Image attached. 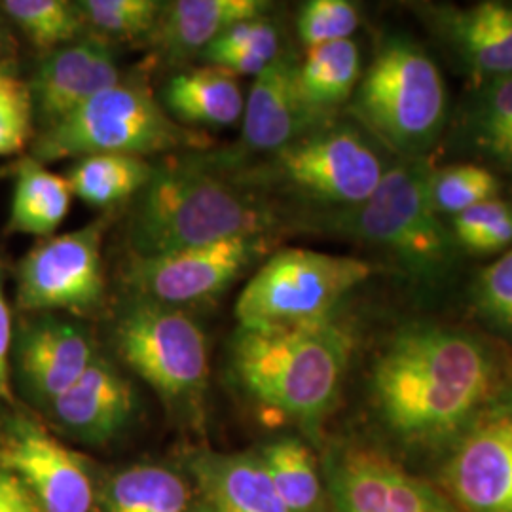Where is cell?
<instances>
[{"instance_id": "1", "label": "cell", "mask_w": 512, "mask_h": 512, "mask_svg": "<svg viewBox=\"0 0 512 512\" xmlns=\"http://www.w3.org/2000/svg\"><path fill=\"white\" fill-rule=\"evenodd\" d=\"M490 351L461 330H401L372 370L374 403L389 431L414 446L452 442L492 397Z\"/></svg>"}, {"instance_id": "2", "label": "cell", "mask_w": 512, "mask_h": 512, "mask_svg": "<svg viewBox=\"0 0 512 512\" xmlns=\"http://www.w3.org/2000/svg\"><path fill=\"white\" fill-rule=\"evenodd\" d=\"M272 213L241 184L194 158L154 165L128 222L131 256H158L239 236H270Z\"/></svg>"}, {"instance_id": "3", "label": "cell", "mask_w": 512, "mask_h": 512, "mask_svg": "<svg viewBox=\"0 0 512 512\" xmlns=\"http://www.w3.org/2000/svg\"><path fill=\"white\" fill-rule=\"evenodd\" d=\"M353 338L334 317L315 323L245 329L232 340V372L256 403L317 423L336 401Z\"/></svg>"}, {"instance_id": "4", "label": "cell", "mask_w": 512, "mask_h": 512, "mask_svg": "<svg viewBox=\"0 0 512 512\" xmlns=\"http://www.w3.org/2000/svg\"><path fill=\"white\" fill-rule=\"evenodd\" d=\"M446 82L420 44L387 37L353 95V112L384 145L420 160L446 124Z\"/></svg>"}, {"instance_id": "5", "label": "cell", "mask_w": 512, "mask_h": 512, "mask_svg": "<svg viewBox=\"0 0 512 512\" xmlns=\"http://www.w3.org/2000/svg\"><path fill=\"white\" fill-rule=\"evenodd\" d=\"M203 145H207V137L184 129L145 82L122 78L52 128L44 129L33 147V158L44 165L95 154L145 158Z\"/></svg>"}, {"instance_id": "6", "label": "cell", "mask_w": 512, "mask_h": 512, "mask_svg": "<svg viewBox=\"0 0 512 512\" xmlns=\"http://www.w3.org/2000/svg\"><path fill=\"white\" fill-rule=\"evenodd\" d=\"M427 181L429 169L408 160L387 169L366 202L334 209L323 220L342 236L389 251L410 274L433 283L454 266L458 243L433 209Z\"/></svg>"}, {"instance_id": "7", "label": "cell", "mask_w": 512, "mask_h": 512, "mask_svg": "<svg viewBox=\"0 0 512 512\" xmlns=\"http://www.w3.org/2000/svg\"><path fill=\"white\" fill-rule=\"evenodd\" d=\"M374 264L355 256L283 249L247 281L236 302L245 329H272L325 321L353 289L374 275Z\"/></svg>"}, {"instance_id": "8", "label": "cell", "mask_w": 512, "mask_h": 512, "mask_svg": "<svg viewBox=\"0 0 512 512\" xmlns=\"http://www.w3.org/2000/svg\"><path fill=\"white\" fill-rule=\"evenodd\" d=\"M124 363L165 403L194 410L209 378V349L200 323L186 311L131 294L114 323Z\"/></svg>"}, {"instance_id": "9", "label": "cell", "mask_w": 512, "mask_h": 512, "mask_svg": "<svg viewBox=\"0 0 512 512\" xmlns=\"http://www.w3.org/2000/svg\"><path fill=\"white\" fill-rule=\"evenodd\" d=\"M382 158L363 133L319 126L272 154L270 175L310 202L349 209L366 202L385 175Z\"/></svg>"}, {"instance_id": "10", "label": "cell", "mask_w": 512, "mask_h": 512, "mask_svg": "<svg viewBox=\"0 0 512 512\" xmlns=\"http://www.w3.org/2000/svg\"><path fill=\"white\" fill-rule=\"evenodd\" d=\"M270 236H239L158 256H129L124 279L131 294L167 306L205 302L224 293L270 247Z\"/></svg>"}, {"instance_id": "11", "label": "cell", "mask_w": 512, "mask_h": 512, "mask_svg": "<svg viewBox=\"0 0 512 512\" xmlns=\"http://www.w3.org/2000/svg\"><path fill=\"white\" fill-rule=\"evenodd\" d=\"M107 220L46 238L18 266V306L25 311H88L105 296L101 243Z\"/></svg>"}, {"instance_id": "12", "label": "cell", "mask_w": 512, "mask_h": 512, "mask_svg": "<svg viewBox=\"0 0 512 512\" xmlns=\"http://www.w3.org/2000/svg\"><path fill=\"white\" fill-rule=\"evenodd\" d=\"M0 471L14 476L44 512H92L88 461L27 416L0 435Z\"/></svg>"}, {"instance_id": "13", "label": "cell", "mask_w": 512, "mask_h": 512, "mask_svg": "<svg viewBox=\"0 0 512 512\" xmlns=\"http://www.w3.org/2000/svg\"><path fill=\"white\" fill-rule=\"evenodd\" d=\"M440 486L461 512H512V404L484 410L454 440Z\"/></svg>"}, {"instance_id": "14", "label": "cell", "mask_w": 512, "mask_h": 512, "mask_svg": "<svg viewBox=\"0 0 512 512\" xmlns=\"http://www.w3.org/2000/svg\"><path fill=\"white\" fill-rule=\"evenodd\" d=\"M338 512H461L439 488L370 446H348L327 467Z\"/></svg>"}, {"instance_id": "15", "label": "cell", "mask_w": 512, "mask_h": 512, "mask_svg": "<svg viewBox=\"0 0 512 512\" xmlns=\"http://www.w3.org/2000/svg\"><path fill=\"white\" fill-rule=\"evenodd\" d=\"M122 80L107 40L92 37L48 55L29 84L35 114L52 128L97 93Z\"/></svg>"}, {"instance_id": "16", "label": "cell", "mask_w": 512, "mask_h": 512, "mask_svg": "<svg viewBox=\"0 0 512 512\" xmlns=\"http://www.w3.org/2000/svg\"><path fill=\"white\" fill-rule=\"evenodd\" d=\"M241 120L245 147L272 154L321 126L323 118L308 107L300 92L293 55L281 52L256 76Z\"/></svg>"}, {"instance_id": "17", "label": "cell", "mask_w": 512, "mask_h": 512, "mask_svg": "<svg viewBox=\"0 0 512 512\" xmlns=\"http://www.w3.org/2000/svg\"><path fill=\"white\" fill-rule=\"evenodd\" d=\"M95 357L86 330L55 317L27 325L16 342L21 385L33 401L44 406L65 393Z\"/></svg>"}, {"instance_id": "18", "label": "cell", "mask_w": 512, "mask_h": 512, "mask_svg": "<svg viewBox=\"0 0 512 512\" xmlns=\"http://www.w3.org/2000/svg\"><path fill=\"white\" fill-rule=\"evenodd\" d=\"M431 21L467 73L480 82L512 74V4L435 6Z\"/></svg>"}, {"instance_id": "19", "label": "cell", "mask_w": 512, "mask_h": 512, "mask_svg": "<svg viewBox=\"0 0 512 512\" xmlns=\"http://www.w3.org/2000/svg\"><path fill=\"white\" fill-rule=\"evenodd\" d=\"M135 404V391L128 380L109 361L95 357L48 408L54 420L76 439L103 444L128 427Z\"/></svg>"}, {"instance_id": "20", "label": "cell", "mask_w": 512, "mask_h": 512, "mask_svg": "<svg viewBox=\"0 0 512 512\" xmlns=\"http://www.w3.org/2000/svg\"><path fill=\"white\" fill-rule=\"evenodd\" d=\"M207 507L215 512H291L258 454L205 452L190 461Z\"/></svg>"}, {"instance_id": "21", "label": "cell", "mask_w": 512, "mask_h": 512, "mask_svg": "<svg viewBox=\"0 0 512 512\" xmlns=\"http://www.w3.org/2000/svg\"><path fill=\"white\" fill-rule=\"evenodd\" d=\"M262 0H177L167 4L150 37L165 54L203 52L230 27L266 16Z\"/></svg>"}, {"instance_id": "22", "label": "cell", "mask_w": 512, "mask_h": 512, "mask_svg": "<svg viewBox=\"0 0 512 512\" xmlns=\"http://www.w3.org/2000/svg\"><path fill=\"white\" fill-rule=\"evenodd\" d=\"M164 103L175 120L211 128L236 124L245 110L238 76L217 67L173 76L165 86Z\"/></svg>"}, {"instance_id": "23", "label": "cell", "mask_w": 512, "mask_h": 512, "mask_svg": "<svg viewBox=\"0 0 512 512\" xmlns=\"http://www.w3.org/2000/svg\"><path fill=\"white\" fill-rule=\"evenodd\" d=\"M67 177L50 171L33 156L14 167V196L8 217L10 234L48 238L67 219L73 203Z\"/></svg>"}, {"instance_id": "24", "label": "cell", "mask_w": 512, "mask_h": 512, "mask_svg": "<svg viewBox=\"0 0 512 512\" xmlns=\"http://www.w3.org/2000/svg\"><path fill=\"white\" fill-rule=\"evenodd\" d=\"M361 82L359 46L348 38L310 48L298 63V86L317 116H325L355 95Z\"/></svg>"}, {"instance_id": "25", "label": "cell", "mask_w": 512, "mask_h": 512, "mask_svg": "<svg viewBox=\"0 0 512 512\" xmlns=\"http://www.w3.org/2000/svg\"><path fill=\"white\" fill-rule=\"evenodd\" d=\"M152 175L154 165L141 156L95 154L78 158L67 179L76 198L97 209H107L137 198Z\"/></svg>"}, {"instance_id": "26", "label": "cell", "mask_w": 512, "mask_h": 512, "mask_svg": "<svg viewBox=\"0 0 512 512\" xmlns=\"http://www.w3.org/2000/svg\"><path fill=\"white\" fill-rule=\"evenodd\" d=\"M183 478L158 465H137L114 476L103 492V512H188Z\"/></svg>"}, {"instance_id": "27", "label": "cell", "mask_w": 512, "mask_h": 512, "mask_svg": "<svg viewBox=\"0 0 512 512\" xmlns=\"http://www.w3.org/2000/svg\"><path fill=\"white\" fill-rule=\"evenodd\" d=\"M258 456L272 478L275 492L291 512H319L323 507L321 476L306 444L279 439L266 444Z\"/></svg>"}, {"instance_id": "28", "label": "cell", "mask_w": 512, "mask_h": 512, "mask_svg": "<svg viewBox=\"0 0 512 512\" xmlns=\"http://www.w3.org/2000/svg\"><path fill=\"white\" fill-rule=\"evenodd\" d=\"M0 8L40 50L65 48L86 27L80 4L69 0H4Z\"/></svg>"}, {"instance_id": "29", "label": "cell", "mask_w": 512, "mask_h": 512, "mask_svg": "<svg viewBox=\"0 0 512 512\" xmlns=\"http://www.w3.org/2000/svg\"><path fill=\"white\" fill-rule=\"evenodd\" d=\"M469 128L476 147L512 169V74L486 82L471 112Z\"/></svg>"}, {"instance_id": "30", "label": "cell", "mask_w": 512, "mask_h": 512, "mask_svg": "<svg viewBox=\"0 0 512 512\" xmlns=\"http://www.w3.org/2000/svg\"><path fill=\"white\" fill-rule=\"evenodd\" d=\"M501 183L482 165H446L429 171L427 190L439 215L456 217L478 203L499 198Z\"/></svg>"}, {"instance_id": "31", "label": "cell", "mask_w": 512, "mask_h": 512, "mask_svg": "<svg viewBox=\"0 0 512 512\" xmlns=\"http://www.w3.org/2000/svg\"><path fill=\"white\" fill-rule=\"evenodd\" d=\"M459 247L475 255H492L512 245V202L494 198L478 203L452 219Z\"/></svg>"}, {"instance_id": "32", "label": "cell", "mask_w": 512, "mask_h": 512, "mask_svg": "<svg viewBox=\"0 0 512 512\" xmlns=\"http://www.w3.org/2000/svg\"><path fill=\"white\" fill-rule=\"evenodd\" d=\"M99 38H131L152 35L164 4L156 0H86L78 2Z\"/></svg>"}, {"instance_id": "33", "label": "cell", "mask_w": 512, "mask_h": 512, "mask_svg": "<svg viewBox=\"0 0 512 512\" xmlns=\"http://www.w3.org/2000/svg\"><path fill=\"white\" fill-rule=\"evenodd\" d=\"M361 23L359 10L349 0H310L300 8L296 29L310 50L338 40H348Z\"/></svg>"}, {"instance_id": "34", "label": "cell", "mask_w": 512, "mask_h": 512, "mask_svg": "<svg viewBox=\"0 0 512 512\" xmlns=\"http://www.w3.org/2000/svg\"><path fill=\"white\" fill-rule=\"evenodd\" d=\"M33 97L29 84L14 71L0 73V156H12L29 143L33 133Z\"/></svg>"}, {"instance_id": "35", "label": "cell", "mask_w": 512, "mask_h": 512, "mask_svg": "<svg viewBox=\"0 0 512 512\" xmlns=\"http://www.w3.org/2000/svg\"><path fill=\"white\" fill-rule=\"evenodd\" d=\"M473 293L480 313L512 332V249L476 275Z\"/></svg>"}, {"instance_id": "36", "label": "cell", "mask_w": 512, "mask_h": 512, "mask_svg": "<svg viewBox=\"0 0 512 512\" xmlns=\"http://www.w3.org/2000/svg\"><path fill=\"white\" fill-rule=\"evenodd\" d=\"M12 348V313L0 283V399L8 395V357Z\"/></svg>"}, {"instance_id": "37", "label": "cell", "mask_w": 512, "mask_h": 512, "mask_svg": "<svg viewBox=\"0 0 512 512\" xmlns=\"http://www.w3.org/2000/svg\"><path fill=\"white\" fill-rule=\"evenodd\" d=\"M23 494H25V488L14 476L0 471V512L14 511Z\"/></svg>"}, {"instance_id": "38", "label": "cell", "mask_w": 512, "mask_h": 512, "mask_svg": "<svg viewBox=\"0 0 512 512\" xmlns=\"http://www.w3.org/2000/svg\"><path fill=\"white\" fill-rule=\"evenodd\" d=\"M12 512H44L40 507H38L37 501L29 495V492L25 490V494L23 497L19 499L18 505H16V509Z\"/></svg>"}, {"instance_id": "39", "label": "cell", "mask_w": 512, "mask_h": 512, "mask_svg": "<svg viewBox=\"0 0 512 512\" xmlns=\"http://www.w3.org/2000/svg\"><path fill=\"white\" fill-rule=\"evenodd\" d=\"M12 67H10V63L8 61H0V73H4V71H10Z\"/></svg>"}, {"instance_id": "40", "label": "cell", "mask_w": 512, "mask_h": 512, "mask_svg": "<svg viewBox=\"0 0 512 512\" xmlns=\"http://www.w3.org/2000/svg\"><path fill=\"white\" fill-rule=\"evenodd\" d=\"M196 512H215V511H211V509H209V507H202V509H198V511Z\"/></svg>"}]
</instances>
